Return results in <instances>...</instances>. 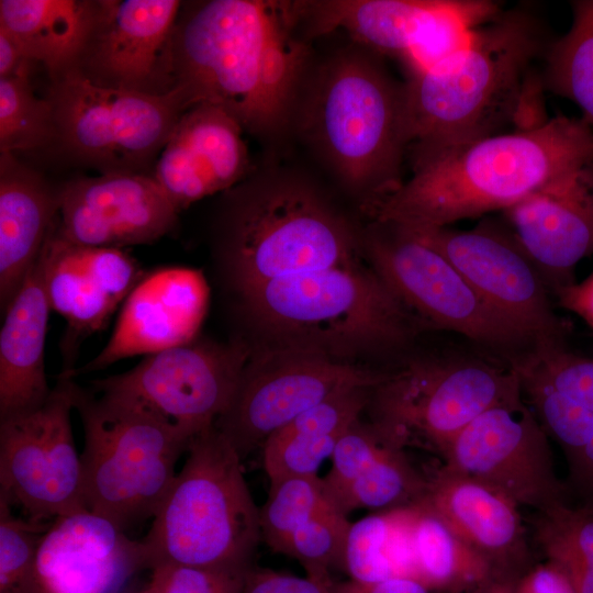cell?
Instances as JSON below:
<instances>
[{
    "label": "cell",
    "instance_id": "obj_1",
    "mask_svg": "<svg viewBox=\"0 0 593 593\" xmlns=\"http://www.w3.org/2000/svg\"><path fill=\"white\" fill-rule=\"evenodd\" d=\"M311 42L295 1L182 3L172 37L175 88L188 109L210 103L253 136L281 139L313 63Z\"/></svg>",
    "mask_w": 593,
    "mask_h": 593
},
{
    "label": "cell",
    "instance_id": "obj_2",
    "mask_svg": "<svg viewBox=\"0 0 593 593\" xmlns=\"http://www.w3.org/2000/svg\"><path fill=\"white\" fill-rule=\"evenodd\" d=\"M552 40L544 22L512 9L473 31L469 41L404 82L413 171L468 144L544 123L537 101L544 88L535 65ZM547 121V120H546Z\"/></svg>",
    "mask_w": 593,
    "mask_h": 593
},
{
    "label": "cell",
    "instance_id": "obj_3",
    "mask_svg": "<svg viewBox=\"0 0 593 593\" xmlns=\"http://www.w3.org/2000/svg\"><path fill=\"white\" fill-rule=\"evenodd\" d=\"M558 115L530 128L489 136L413 171L365 213L374 222L444 227L514 206L593 164V128Z\"/></svg>",
    "mask_w": 593,
    "mask_h": 593
},
{
    "label": "cell",
    "instance_id": "obj_4",
    "mask_svg": "<svg viewBox=\"0 0 593 593\" xmlns=\"http://www.w3.org/2000/svg\"><path fill=\"white\" fill-rule=\"evenodd\" d=\"M377 55L355 43L313 60L291 123L362 211L402 184L409 147L404 82Z\"/></svg>",
    "mask_w": 593,
    "mask_h": 593
},
{
    "label": "cell",
    "instance_id": "obj_5",
    "mask_svg": "<svg viewBox=\"0 0 593 593\" xmlns=\"http://www.w3.org/2000/svg\"><path fill=\"white\" fill-rule=\"evenodd\" d=\"M222 198L217 248L237 292L361 262L362 227L301 171L254 168Z\"/></svg>",
    "mask_w": 593,
    "mask_h": 593
},
{
    "label": "cell",
    "instance_id": "obj_6",
    "mask_svg": "<svg viewBox=\"0 0 593 593\" xmlns=\"http://www.w3.org/2000/svg\"><path fill=\"white\" fill-rule=\"evenodd\" d=\"M264 347L310 351L356 363L401 357L423 325L362 262L266 281L238 292Z\"/></svg>",
    "mask_w": 593,
    "mask_h": 593
},
{
    "label": "cell",
    "instance_id": "obj_7",
    "mask_svg": "<svg viewBox=\"0 0 593 593\" xmlns=\"http://www.w3.org/2000/svg\"><path fill=\"white\" fill-rule=\"evenodd\" d=\"M259 507L242 459L215 425L193 436L186 460L142 539L146 569L160 564L251 567Z\"/></svg>",
    "mask_w": 593,
    "mask_h": 593
},
{
    "label": "cell",
    "instance_id": "obj_8",
    "mask_svg": "<svg viewBox=\"0 0 593 593\" xmlns=\"http://www.w3.org/2000/svg\"><path fill=\"white\" fill-rule=\"evenodd\" d=\"M70 392L85 435L80 457L88 510L123 530L153 517L193 436L133 400L98 398L71 379Z\"/></svg>",
    "mask_w": 593,
    "mask_h": 593
},
{
    "label": "cell",
    "instance_id": "obj_9",
    "mask_svg": "<svg viewBox=\"0 0 593 593\" xmlns=\"http://www.w3.org/2000/svg\"><path fill=\"white\" fill-rule=\"evenodd\" d=\"M522 395L510 365L471 346L409 356L371 389L370 423L391 444L443 460L459 433L488 409Z\"/></svg>",
    "mask_w": 593,
    "mask_h": 593
},
{
    "label": "cell",
    "instance_id": "obj_10",
    "mask_svg": "<svg viewBox=\"0 0 593 593\" xmlns=\"http://www.w3.org/2000/svg\"><path fill=\"white\" fill-rule=\"evenodd\" d=\"M367 264L423 327L451 332L518 370L545 350L496 313L437 249L404 226L362 227Z\"/></svg>",
    "mask_w": 593,
    "mask_h": 593
},
{
    "label": "cell",
    "instance_id": "obj_11",
    "mask_svg": "<svg viewBox=\"0 0 593 593\" xmlns=\"http://www.w3.org/2000/svg\"><path fill=\"white\" fill-rule=\"evenodd\" d=\"M55 144L101 174L153 175L186 102L178 89L156 96L93 85L75 69L49 78Z\"/></svg>",
    "mask_w": 593,
    "mask_h": 593
},
{
    "label": "cell",
    "instance_id": "obj_12",
    "mask_svg": "<svg viewBox=\"0 0 593 593\" xmlns=\"http://www.w3.org/2000/svg\"><path fill=\"white\" fill-rule=\"evenodd\" d=\"M296 8L311 41L346 31L356 44L398 57L407 76L462 47L502 11L488 0H301Z\"/></svg>",
    "mask_w": 593,
    "mask_h": 593
},
{
    "label": "cell",
    "instance_id": "obj_13",
    "mask_svg": "<svg viewBox=\"0 0 593 593\" xmlns=\"http://www.w3.org/2000/svg\"><path fill=\"white\" fill-rule=\"evenodd\" d=\"M384 369L289 348L250 353L233 399L215 422L243 460L266 439L324 400L355 388H373Z\"/></svg>",
    "mask_w": 593,
    "mask_h": 593
},
{
    "label": "cell",
    "instance_id": "obj_14",
    "mask_svg": "<svg viewBox=\"0 0 593 593\" xmlns=\"http://www.w3.org/2000/svg\"><path fill=\"white\" fill-rule=\"evenodd\" d=\"M70 379L38 409L0 419V497L36 523L88 510L74 441Z\"/></svg>",
    "mask_w": 593,
    "mask_h": 593
},
{
    "label": "cell",
    "instance_id": "obj_15",
    "mask_svg": "<svg viewBox=\"0 0 593 593\" xmlns=\"http://www.w3.org/2000/svg\"><path fill=\"white\" fill-rule=\"evenodd\" d=\"M406 228L444 255L496 313L542 349L566 347L568 325L556 313L550 289L510 227L483 222L470 230Z\"/></svg>",
    "mask_w": 593,
    "mask_h": 593
},
{
    "label": "cell",
    "instance_id": "obj_16",
    "mask_svg": "<svg viewBox=\"0 0 593 593\" xmlns=\"http://www.w3.org/2000/svg\"><path fill=\"white\" fill-rule=\"evenodd\" d=\"M441 462L497 490L534 513L569 503L555 467L550 438L523 394L469 423Z\"/></svg>",
    "mask_w": 593,
    "mask_h": 593
},
{
    "label": "cell",
    "instance_id": "obj_17",
    "mask_svg": "<svg viewBox=\"0 0 593 593\" xmlns=\"http://www.w3.org/2000/svg\"><path fill=\"white\" fill-rule=\"evenodd\" d=\"M251 349L194 340L148 355L133 369L93 381L100 393L138 402L195 436L228 407Z\"/></svg>",
    "mask_w": 593,
    "mask_h": 593
},
{
    "label": "cell",
    "instance_id": "obj_18",
    "mask_svg": "<svg viewBox=\"0 0 593 593\" xmlns=\"http://www.w3.org/2000/svg\"><path fill=\"white\" fill-rule=\"evenodd\" d=\"M178 0H92L75 66L93 85L161 96L175 89L172 37Z\"/></svg>",
    "mask_w": 593,
    "mask_h": 593
},
{
    "label": "cell",
    "instance_id": "obj_19",
    "mask_svg": "<svg viewBox=\"0 0 593 593\" xmlns=\"http://www.w3.org/2000/svg\"><path fill=\"white\" fill-rule=\"evenodd\" d=\"M56 232L82 246L153 243L174 230L179 211L150 175L110 172L76 178L57 190Z\"/></svg>",
    "mask_w": 593,
    "mask_h": 593
},
{
    "label": "cell",
    "instance_id": "obj_20",
    "mask_svg": "<svg viewBox=\"0 0 593 593\" xmlns=\"http://www.w3.org/2000/svg\"><path fill=\"white\" fill-rule=\"evenodd\" d=\"M209 288L201 271L170 267L142 278L124 301L103 349L85 367L59 378L104 369L136 355H153L197 338L206 314Z\"/></svg>",
    "mask_w": 593,
    "mask_h": 593
},
{
    "label": "cell",
    "instance_id": "obj_21",
    "mask_svg": "<svg viewBox=\"0 0 593 593\" xmlns=\"http://www.w3.org/2000/svg\"><path fill=\"white\" fill-rule=\"evenodd\" d=\"M490 567L516 588L535 566L519 507L497 490L441 462L426 473L422 497Z\"/></svg>",
    "mask_w": 593,
    "mask_h": 593
},
{
    "label": "cell",
    "instance_id": "obj_22",
    "mask_svg": "<svg viewBox=\"0 0 593 593\" xmlns=\"http://www.w3.org/2000/svg\"><path fill=\"white\" fill-rule=\"evenodd\" d=\"M244 132L231 114L210 103L183 112L152 175L179 212L227 191L253 171Z\"/></svg>",
    "mask_w": 593,
    "mask_h": 593
},
{
    "label": "cell",
    "instance_id": "obj_23",
    "mask_svg": "<svg viewBox=\"0 0 593 593\" xmlns=\"http://www.w3.org/2000/svg\"><path fill=\"white\" fill-rule=\"evenodd\" d=\"M36 562L43 593H122L127 579L146 569L142 540L89 510L52 521Z\"/></svg>",
    "mask_w": 593,
    "mask_h": 593
},
{
    "label": "cell",
    "instance_id": "obj_24",
    "mask_svg": "<svg viewBox=\"0 0 593 593\" xmlns=\"http://www.w3.org/2000/svg\"><path fill=\"white\" fill-rule=\"evenodd\" d=\"M519 376L524 400L564 454L569 490L593 503V358L553 349L538 355Z\"/></svg>",
    "mask_w": 593,
    "mask_h": 593
},
{
    "label": "cell",
    "instance_id": "obj_25",
    "mask_svg": "<svg viewBox=\"0 0 593 593\" xmlns=\"http://www.w3.org/2000/svg\"><path fill=\"white\" fill-rule=\"evenodd\" d=\"M504 215L553 295L574 282V266L593 254V164L535 191Z\"/></svg>",
    "mask_w": 593,
    "mask_h": 593
},
{
    "label": "cell",
    "instance_id": "obj_26",
    "mask_svg": "<svg viewBox=\"0 0 593 593\" xmlns=\"http://www.w3.org/2000/svg\"><path fill=\"white\" fill-rule=\"evenodd\" d=\"M40 256L51 307L67 321L72 342L103 328L142 279L127 254L70 243L57 234L56 221Z\"/></svg>",
    "mask_w": 593,
    "mask_h": 593
},
{
    "label": "cell",
    "instance_id": "obj_27",
    "mask_svg": "<svg viewBox=\"0 0 593 593\" xmlns=\"http://www.w3.org/2000/svg\"><path fill=\"white\" fill-rule=\"evenodd\" d=\"M51 310L40 256L4 310L0 332V419L38 409L52 392L44 365Z\"/></svg>",
    "mask_w": 593,
    "mask_h": 593
},
{
    "label": "cell",
    "instance_id": "obj_28",
    "mask_svg": "<svg viewBox=\"0 0 593 593\" xmlns=\"http://www.w3.org/2000/svg\"><path fill=\"white\" fill-rule=\"evenodd\" d=\"M58 212L57 191L12 153L0 154V304L36 262Z\"/></svg>",
    "mask_w": 593,
    "mask_h": 593
},
{
    "label": "cell",
    "instance_id": "obj_29",
    "mask_svg": "<svg viewBox=\"0 0 593 593\" xmlns=\"http://www.w3.org/2000/svg\"><path fill=\"white\" fill-rule=\"evenodd\" d=\"M399 510L411 579L432 593H470L493 579L488 563L424 500Z\"/></svg>",
    "mask_w": 593,
    "mask_h": 593
},
{
    "label": "cell",
    "instance_id": "obj_30",
    "mask_svg": "<svg viewBox=\"0 0 593 593\" xmlns=\"http://www.w3.org/2000/svg\"><path fill=\"white\" fill-rule=\"evenodd\" d=\"M91 12L92 0H1L0 25L52 78L75 66Z\"/></svg>",
    "mask_w": 593,
    "mask_h": 593
},
{
    "label": "cell",
    "instance_id": "obj_31",
    "mask_svg": "<svg viewBox=\"0 0 593 593\" xmlns=\"http://www.w3.org/2000/svg\"><path fill=\"white\" fill-rule=\"evenodd\" d=\"M354 421L347 400L333 396L306 410L262 444V462L269 481L317 475L321 465L332 458L345 430Z\"/></svg>",
    "mask_w": 593,
    "mask_h": 593
},
{
    "label": "cell",
    "instance_id": "obj_32",
    "mask_svg": "<svg viewBox=\"0 0 593 593\" xmlns=\"http://www.w3.org/2000/svg\"><path fill=\"white\" fill-rule=\"evenodd\" d=\"M530 540L575 593H593V503L570 502L530 519Z\"/></svg>",
    "mask_w": 593,
    "mask_h": 593
},
{
    "label": "cell",
    "instance_id": "obj_33",
    "mask_svg": "<svg viewBox=\"0 0 593 593\" xmlns=\"http://www.w3.org/2000/svg\"><path fill=\"white\" fill-rule=\"evenodd\" d=\"M569 31L552 40L542 58L545 88L573 101L593 125V0L572 2Z\"/></svg>",
    "mask_w": 593,
    "mask_h": 593
},
{
    "label": "cell",
    "instance_id": "obj_34",
    "mask_svg": "<svg viewBox=\"0 0 593 593\" xmlns=\"http://www.w3.org/2000/svg\"><path fill=\"white\" fill-rule=\"evenodd\" d=\"M425 489L426 473L413 466L406 450L391 445L333 504L345 515L360 508L389 511L418 501Z\"/></svg>",
    "mask_w": 593,
    "mask_h": 593
},
{
    "label": "cell",
    "instance_id": "obj_35",
    "mask_svg": "<svg viewBox=\"0 0 593 593\" xmlns=\"http://www.w3.org/2000/svg\"><path fill=\"white\" fill-rule=\"evenodd\" d=\"M334 506L317 475H294L270 481L259 508L261 540L286 555L293 533L321 511Z\"/></svg>",
    "mask_w": 593,
    "mask_h": 593
},
{
    "label": "cell",
    "instance_id": "obj_36",
    "mask_svg": "<svg viewBox=\"0 0 593 593\" xmlns=\"http://www.w3.org/2000/svg\"><path fill=\"white\" fill-rule=\"evenodd\" d=\"M55 139L52 104L35 94L31 72L0 78V153L34 149Z\"/></svg>",
    "mask_w": 593,
    "mask_h": 593
},
{
    "label": "cell",
    "instance_id": "obj_37",
    "mask_svg": "<svg viewBox=\"0 0 593 593\" xmlns=\"http://www.w3.org/2000/svg\"><path fill=\"white\" fill-rule=\"evenodd\" d=\"M49 525L15 516L0 497V593H43L36 559Z\"/></svg>",
    "mask_w": 593,
    "mask_h": 593
},
{
    "label": "cell",
    "instance_id": "obj_38",
    "mask_svg": "<svg viewBox=\"0 0 593 593\" xmlns=\"http://www.w3.org/2000/svg\"><path fill=\"white\" fill-rule=\"evenodd\" d=\"M349 526L347 515L329 506L293 533L286 555L298 560L307 577L331 582L329 571L340 566Z\"/></svg>",
    "mask_w": 593,
    "mask_h": 593
},
{
    "label": "cell",
    "instance_id": "obj_39",
    "mask_svg": "<svg viewBox=\"0 0 593 593\" xmlns=\"http://www.w3.org/2000/svg\"><path fill=\"white\" fill-rule=\"evenodd\" d=\"M391 526L390 510L350 523L340 562L349 579L372 582L395 577Z\"/></svg>",
    "mask_w": 593,
    "mask_h": 593
},
{
    "label": "cell",
    "instance_id": "obj_40",
    "mask_svg": "<svg viewBox=\"0 0 593 593\" xmlns=\"http://www.w3.org/2000/svg\"><path fill=\"white\" fill-rule=\"evenodd\" d=\"M391 445L370 422L359 418L353 423L340 436L332 455V468L322 479L329 501L333 503Z\"/></svg>",
    "mask_w": 593,
    "mask_h": 593
},
{
    "label": "cell",
    "instance_id": "obj_41",
    "mask_svg": "<svg viewBox=\"0 0 593 593\" xmlns=\"http://www.w3.org/2000/svg\"><path fill=\"white\" fill-rule=\"evenodd\" d=\"M250 568L160 564L147 586L154 593H243Z\"/></svg>",
    "mask_w": 593,
    "mask_h": 593
},
{
    "label": "cell",
    "instance_id": "obj_42",
    "mask_svg": "<svg viewBox=\"0 0 593 593\" xmlns=\"http://www.w3.org/2000/svg\"><path fill=\"white\" fill-rule=\"evenodd\" d=\"M333 581L299 577L251 566L243 593H333Z\"/></svg>",
    "mask_w": 593,
    "mask_h": 593
},
{
    "label": "cell",
    "instance_id": "obj_43",
    "mask_svg": "<svg viewBox=\"0 0 593 593\" xmlns=\"http://www.w3.org/2000/svg\"><path fill=\"white\" fill-rule=\"evenodd\" d=\"M514 593H575L568 579L555 566H534L517 583Z\"/></svg>",
    "mask_w": 593,
    "mask_h": 593
},
{
    "label": "cell",
    "instance_id": "obj_44",
    "mask_svg": "<svg viewBox=\"0 0 593 593\" xmlns=\"http://www.w3.org/2000/svg\"><path fill=\"white\" fill-rule=\"evenodd\" d=\"M333 593H432L421 582L405 577L362 582L348 579L332 584Z\"/></svg>",
    "mask_w": 593,
    "mask_h": 593
},
{
    "label": "cell",
    "instance_id": "obj_45",
    "mask_svg": "<svg viewBox=\"0 0 593 593\" xmlns=\"http://www.w3.org/2000/svg\"><path fill=\"white\" fill-rule=\"evenodd\" d=\"M553 296L561 307L573 312L593 327V273L580 283L561 288Z\"/></svg>",
    "mask_w": 593,
    "mask_h": 593
},
{
    "label": "cell",
    "instance_id": "obj_46",
    "mask_svg": "<svg viewBox=\"0 0 593 593\" xmlns=\"http://www.w3.org/2000/svg\"><path fill=\"white\" fill-rule=\"evenodd\" d=\"M33 64L16 38L0 25V78L31 72Z\"/></svg>",
    "mask_w": 593,
    "mask_h": 593
},
{
    "label": "cell",
    "instance_id": "obj_47",
    "mask_svg": "<svg viewBox=\"0 0 593 593\" xmlns=\"http://www.w3.org/2000/svg\"><path fill=\"white\" fill-rule=\"evenodd\" d=\"M515 586L489 579L470 593H514Z\"/></svg>",
    "mask_w": 593,
    "mask_h": 593
},
{
    "label": "cell",
    "instance_id": "obj_48",
    "mask_svg": "<svg viewBox=\"0 0 593 593\" xmlns=\"http://www.w3.org/2000/svg\"><path fill=\"white\" fill-rule=\"evenodd\" d=\"M122 593H154L147 585L142 589V590H138V591H124Z\"/></svg>",
    "mask_w": 593,
    "mask_h": 593
}]
</instances>
